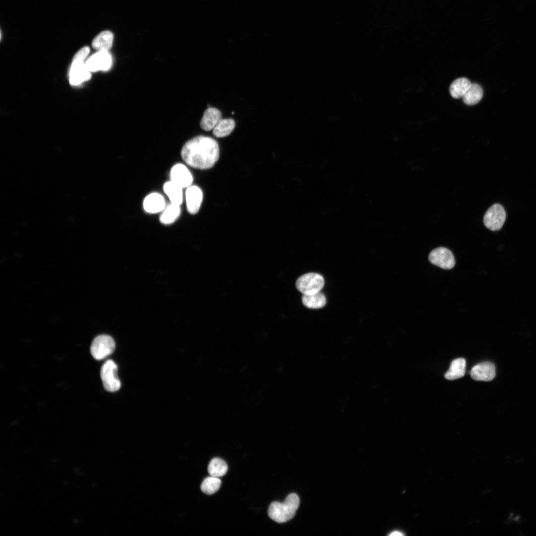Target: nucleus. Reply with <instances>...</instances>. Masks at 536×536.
Segmentation results:
<instances>
[{
  "label": "nucleus",
  "mask_w": 536,
  "mask_h": 536,
  "mask_svg": "<svg viewBox=\"0 0 536 536\" xmlns=\"http://www.w3.org/2000/svg\"><path fill=\"white\" fill-rule=\"evenodd\" d=\"M181 155L185 163L194 168L206 170L212 168L219 157V147L213 138L196 136L183 145Z\"/></svg>",
  "instance_id": "f257e3e1"
},
{
  "label": "nucleus",
  "mask_w": 536,
  "mask_h": 536,
  "mask_svg": "<svg viewBox=\"0 0 536 536\" xmlns=\"http://www.w3.org/2000/svg\"><path fill=\"white\" fill-rule=\"evenodd\" d=\"M300 503L298 496L291 493L282 503L273 502L268 509L269 517L278 523H285L293 518Z\"/></svg>",
  "instance_id": "f03ea898"
},
{
  "label": "nucleus",
  "mask_w": 536,
  "mask_h": 536,
  "mask_svg": "<svg viewBox=\"0 0 536 536\" xmlns=\"http://www.w3.org/2000/svg\"><path fill=\"white\" fill-rule=\"evenodd\" d=\"M324 285L323 276L316 273H308L300 276L296 281V286L303 295H311L320 291Z\"/></svg>",
  "instance_id": "7ed1b4c3"
},
{
  "label": "nucleus",
  "mask_w": 536,
  "mask_h": 536,
  "mask_svg": "<svg viewBox=\"0 0 536 536\" xmlns=\"http://www.w3.org/2000/svg\"><path fill=\"white\" fill-rule=\"evenodd\" d=\"M118 367L112 360H108L102 366L100 376L103 386L110 392L118 391L121 387V382L117 375Z\"/></svg>",
  "instance_id": "20e7f679"
},
{
  "label": "nucleus",
  "mask_w": 536,
  "mask_h": 536,
  "mask_svg": "<svg viewBox=\"0 0 536 536\" xmlns=\"http://www.w3.org/2000/svg\"><path fill=\"white\" fill-rule=\"evenodd\" d=\"M115 348V343L113 338L109 335H101L92 341L90 352L94 359L100 360L112 353Z\"/></svg>",
  "instance_id": "39448f33"
},
{
  "label": "nucleus",
  "mask_w": 536,
  "mask_h": 536,
  "mask_svg": "<svg viewBox=\"0 0 536 536\" xmlns=\"http://www.w3.org/2000/svg\"><path fill=\"white\" fill-rule=\"evenodd\" d=\"M506 218V212L502 205L495 203L490 206L483 217V223L488 229L495 231L503 226Z\"/></svg>",
  "instance_id": "423d86ee"
},
{
  "label": "nucleus",
  "mask_w": 536,
  "mask_h": 536,
  "mask_svg": "<svg viewBox=\"0 0 536 536\" xmlns=\"http://www.w3.org/2000/svg\"><path fill=\"white\" fill-rule=\"evenodd\" d=\"M428 258L431 264L443 269H452L455 265V260L453 253L445 247H438L433 250L430 253Z\"/></svg>",
  "instance_id": "0eeeda50"
},
{
  "label": "nucleus",
  "mask_w": 536,
  "mask_h": 536,
  "mask_svg": "<svg viewBox=\"0 0 536 536\" xmlns=\"http://www.w3.org/2000/svg\"><path fill=\"white\" fill-rule=\"evenodd\" d=\"M112 65V58L108 51H100L90 57L85 63L89 71L107 70Z\"/></svg>",
  "instance_id": "6e6552de"
},
{
  "label": "nucleus",
  "mask_w": 536,
  "mask_h": 536,
  "mask_svg": "<svg viewBox=\"0 0 536 536\" xmlns=\"http://www.w3.org/2000/svg\"><path fill=\"white\" fill-rule=\"evenodd\" d=\"M185 199L188 212L191 214H197L200 210L203 199V194L201 188L195 185L187 188Z\"/></svg>",
  "instance_id": "1a4fd4ad"
},
{
  "label": "nucleus",
  "mask_w": 536,
  "mask_h": 536,
  "mask_svg": "<svg viewBox=\"0 0 536 536\" xmlns=\"http://www.w3.org/2000/svg\"><path fill=\"white\" fill-rule=\"evenodd\" d=\"M171 181L182 188L192 185L193 177L188 168L184 164L178 163L174 165L170 171Z\"/></svg>",
  "instance_id": "9d476101"
},
{
  "label": "nucleus",
  "mask_w": 536,
  "mask_h": 536,
  "mask_svg": "<svg viewBox=\"0 0 536 536\" xmlns=\"http://www.w3.org/2000/svg\"><path fill=\"white\" fill-rule=\"evenodd\" d=\"M470 374L471 378L474 380L490 381L495 377V367L490 362H481L472 368Z\"/></svg>",
  "instance_id": "9b49d317"
},
{
  "label": "nucleus",
  "mask_w": 536,
  "mask_h": 536,
  "mask_svg": "<svg viewBox=\"0 0 536 536\" xmlns=\"http://www.w3.org/2000/svg\"><path fill=\"white\" fill-rule=\"evenodd\" d=\"M90 71L86 68L83 61L73 60L69 72V81L71 84L76 85L89 79Z\"/></svg>",
  "instance_id": "f8f14e48"
},
{
  "label": "nucleus",
  "mask_w": 536,
  "mask_h": 536,
  "mask_svg": "<svg viewBox=\"0 0 536 536\" xmlns=\"http://www.w3.org/2000/svg\"><path fill=\"white\" fill-rule=\"evenodd\" d=\"M222 119L220 110L213 107H209L204 112L200 122L201 128L205 131L213 130Z\"/></svg>",
  "instance_id": "ddd939ff"
},
{
  "label": "nucleus",
  "mask_w": 536,
  "mask_h": 536,
  "mask_svg": "<svg viewBox=\"0 0 536 536\" xmlns=\"http://www.w3.org/2000/svg\"><path fill=\"white\" fill-rule=\"evenodd\" d=\"M165 206L163 197L158 193H150L144 198L143 201L144 210L150 213L161 212Z\"/></svg>",
  "instance_id": "4468645a"
},
{
  "label": "nucleus",
  "mask_w": 536,
  "mask_h": 536,
  "mask_svg": "<svg viewBox=\"0 0 536 536\" xmlns=\"http://www.w3.org/2000/svg\"><path fill=\"white\" fill-rule=\"evenodd\" d=\"M182 187L172 181L166 182L163 185V190L171 203L180 205L183 201V193Z\"/></svg>",
  "instance_id": "2eb2a0df"
},
{
  "label": "nucleus",
  "mask_w": 536,
  "mask_h": 536,
  "mask_svg": "<svg viewBox=\"0 0 536 536\" xmlns=\"http://www.w3.org/2000/svg\"><path fill=\"white\" fill-rule=\"evenodd\" d=\"M466 362L464 358H459L452 361L450 368L445 374V378L454 380L463 377L466 372Z\"/></svg>",
  "instance_id": "dca6fc26"
},
{
  "label": "nucleus",
  "mask_w": 536,
  "mask_h": 536,
  "mask_svg": "<svg viewBox=\"0 0 536 536\" xmlns=\"http://www.w3.org/2000/svg\"><path fill=\"white\" fill-rule=\"evenodd\" d=\"M113 38L111 32L102 31L94 38L92 43V46L98 51H108L112 46Z\"/></svg>",
  "instance_id": "f3484780"
},
{
  "label": "nucleus",
  "mask_w": 536,
  "mask_h": 536,
  "mask_svg": "<svg viewBox=\"0 0 536 536\" xmlns=\"http://www.w3.org/2000/svg\"><path fill=\"white\" fill-rule=\"evenodd\" d=\"M180 213V205L170 203L161 211L159 220L163 224L169 225L174 223L178 218Z\"/></svg>",
  "instance_id": "a211bd4d"
},
{
  "label": "nucleus",
  "mask_w": 536,
  "mask_h": 536,
  "mask_svg": "<svg viewBox=\"0 0 536 536\" xmlns=\"http://www.w3.org/2000/svg\"><path fill=\"white\" fill-rule=\"evenodd\" d=\"M471 83L467 78L461 77L454 80L450 86V93L455 99H459L464 95L470 86Z\"/></svg>",
  "instance_id": "6ab92c4d"
},
{
  "label": "nucleus",
  "mask_w": 536,
  "mask_h": 536,
  "mask_svg": "<svg viewBox=\"0 0 536 536\" xmlns=\"http://www.w3.org/2000/svg\"><path fill=\"white\" fill-rule=\"evenodd\" d=\"M235 127V122L233 119H222L212 130V134L216 137H224L233 132Z\"/></svg>",
  "instance_id": "aec40b11"
},
{
  "label": "nucleus",
  "mask_w": 536,
  "mask_h": 536,
  "mask_svg": "<svg viewBox=\"0 0 536 536\" xmlns=\"http://www.w3.org/2000/svg\"><path fill=\"white\" fill-rule=\"evenodd\" d=\"M483 96V90L481 87L476 83H471L470 86L463 96L464 102L468 105L471 106L478 103Z\"/></svg>",
  "instance_id": "412c9836"
},
{
  "label": "nucleus",
  "mask_w": 536,
  "mask_h": 536,
  "mask_svg": "<svg viewBox=\"0 0 536 536\" xmlns=\"http://www.w3.org/2000/svg\"><path fill=\"white\" fill-rule=\"evenodd\" d=\"M302 300L305 306L312 309L321 308L326 303L325 295L320 292L311 295H303Z\"/></svg>",
  "instance_id": "4be33fe9"
},
{
  "label": "nucleus",
  "mask_w": 536,
  "mask_h": 536,
  "mask_svg": "<svg viewBox=\"0 0 536 536\" xmlns=\"http://www.w3.org/2000/svg\"><path fill=\"white\" fill-rule=\"evenodd\" d=\"M227 469L228 466L225 462L218 458L212 459L207 467V471L209 475L216 477L224 475Z\"/></svg>",
  "instance_id": "5701e85b"
},
{
  "label": "nucleus",
  "mask_w": 536,
  "mask_h": 536,
  "mask_svg": "<svg viewBox=\"0 0 536 536\" xmlns=\"http://www.w3.org/2000/svg\"><path fill=\"white\" fill-rule=\"evenodd\" d=\"M221 483V481L218 477L210 476L203 480L201 485V489L204 493L211 495L218 490Z\"/></svg>",
  "instance_id": "b1692460"
},
{
  "label": "nucleus",
  "mask_w": 536,
  "mask_h": 536,
  "mask_svg": "<svg viewBox=\"0 0 536 536\" xmlns=\"http://www.w3.org/2000/svg\"><path fill=\"white\" fill-rule=\"evenodd\" d=\"M89 51L90 49L89 47H84L82 48L75 54L73 60H79L83 61L87 56Z\"/></svg>",
  "instance_id": "393cba45"
},
{
  "label": "nucleus",
  "mask_w": 536,
  "mask_h": 536,
  "mask_svg": "<svg viewBox=\"0 0 536 536\" xmlns=\"http://www.w3.org/2000/svg\"><path fill=\"white\" fill-rule=\"evenodd\" d=\"M389 535L391 536H402L404 535V534H403L402 532L396 531L392 532Z\"/></svg>",
  "instance_id": "a878e982"
}]
</instances>
